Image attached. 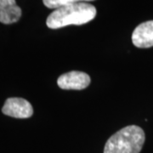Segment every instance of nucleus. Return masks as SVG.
I'll use <instances>...</instances> for the list:
<instances>
[{"mask_svg": "<svg viewBox=\"0 0 153 153\" xmlns=\"http://www.w3.org/2000/svg\"><path fill=\"white\" fill-rule=\"evenodd\" d=\"M96 9L87 3H76L62 6L53 11L47 18L46 25L51 29H58L69 25H83L96 16Z\"/></svg>", "mask_w": 153, "mask_h": 153, "instance_id": "f257e3e1", "label": "nucleus"}, {"mask_svg": "<svg viewBox=\"0 0 153 153\" xmlns=\"http://www.w3.org/2000/svg\"><path fill=\"white\" fill-rule=\"evenodd\" d=\"M145 140V132L140 127L127 126L110 137L104 153H140Z\"/></svg>", "mask_w": 153, "mask_h": 153, "instance_id": "f03ea898", "label": "nucleus"}, {"mask_svg": "<svg viewBox=\"0 0 153 153\" xmlns=\"http://www.w3.org/2000/svg\"><path fill=\"white\" fill-rule=\"evenodd\" d=\"M2 112L15 118H29L33 116V108L27 100L13 97L6 100Z\"/></svg>", "mask_w": 153, "mask_h": 153, "instance_id": "7ed1b4c3", "label": "nucleus"}, {"mask_svg": "<svg viewBox=\"0 0 153 153\" xmlns=\"http://www.w3.org/2000/svg\"><path fill=\"white\" fill-rule=\"evenodd\" d=\"M90 81V76L87 73L82 71H72L59 76L57 84L62 89L81 90L86 88L89 85Z\"/></svg>", "mask_w": 153, "mask_h": 153, "instance_id": "20e7f679", "label": "nucleus"}, {"mask_svg": "<svg viewBox=\"0 0 153 153\" xmlns=\"http://www.w3.org/2000/svg\"><path fill=\"white\" fill-rule=\"evenodd\" d=\"M132 42L140 49L153 46V21L143 22L137 27L132 34Z\"/></svg>", "mask_w": 153, "mask_h": 153, "instance_id": "39448f33", "label": "nucleus"}, {"mask_svg": "<svg viewBox=\"0 0 153 153\" xmlns=\"http://www.w3.org/2000/svg\"><path fill=\"white\" fill-rule=\"evenodd\" d=\"M22 16V10L16 0H0V22L12 24L17 22Z\"/></svg>", "mask_w": 153, "mask_h": 153, "instance_id": "423d86ee", "label": "nucleus"}, {"mask_svg": "<svg viewBox=\"0 0 153 153\" xmlns=\"http://www.w3.org/2000/svg\"><path fill=\"white\" fill-rule=\"evenodd\" d=\"M83 1H93V0H43L44 4L49 9H58L62 6L68 5L76 3H83Z\"/></svg>", "mask_w": 153, "mask_h": 153, "instance_id": "0eeeda50", "label": "nucleus"}]
</instances>
